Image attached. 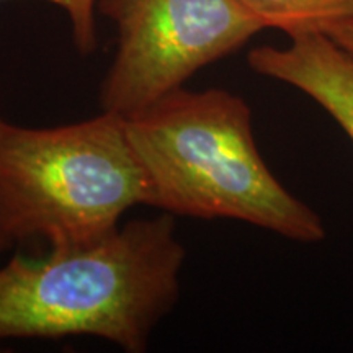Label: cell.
<instances>
[{"instance_id":"cell-9","label":"cell","mask_w":353,"mask_h":353,"mask_svg":"<svg viewBox=\"0 0 353 353\" xmlns=\"http://www.w3.org/2000/svg\"><path fill=\"white\" fill-rule=\"evenodd\" d=\"M3 123H6V120H3V118H2V114H0V128H2V125H3ZM6 247H3V244H2V241H0V254H2V252H6Z\"/></svg>"},{"instance_id":"cell-8","label":"cell","mask_w":353,"mask_h":353,"mask_svg":"<svg viewBox=\"0 0 353 353\" xmlns=\"http://www.w3.org/2000/svg\"><path fill=\"white\" fill-rule=\"evenodd\" d=\"M325 34L332 38L339 46H342L353 57V23L334 26Z\"/></svg>"},{"instance_id":"cell-2","label":"cell","mask_w":353,"mask_h":353,"mask_svg":"<svg viewBox=\"0 0 353 353\" xmlns=\"http://www.w3.org/2000/svg\"><path fill=\"white\" fill-rule=\"evenodd\" d=\"M128 139L151 190V206L172 216L236 219L296 242H319V214L265 164L252 112L223 88L182 87L125 118Z\"/></svg>"},{"instance_id":"cell-1","label":"cell","mask_w":353,"mask_h":353,"mask_svg":"<svg viewBox=\"0 0 353 353\" xmlns=\"http://www.w3.org/2000/svg\"><path fill=\"white\" fill-rule=\"evenodd\" d=\"M183 262L169 213L82 249L17 254L0 268V341L92 335L143 353L179 301Z\"/></svg>"},{"instance_id":"cell-5","label":"cell","mask_w":353,"mask_h":353,"mask_svg":"<svg viewBox=\"0 0 353 353\" xmlns=\"http://www.w3.org/2000/svg\"><path fill=\"white\" fill-rule=\"evenodd\" d=\"M247 63L260 76L306 94L353 141V57L332 38L324 33L294 34L286 48H255Z\"/></svg>"},{"instance_id":"cell-6","label":"cell","mask_w":353,"mask_h":353,"mask_svg":"<svg viewBox=\"0 0 353 353\" xmlns=\"http://www.w3.org/2000/svg\"><path fill=\"white\" fill-rule=\"evenodd\" d=\"M262 21L294 37L304 33H327L339 25L353 23V0H239Z\"/></svg>"},{"instance_id":"cell-7","label":"cell","mask_w":353,"mask_h":353,"mask_svg":"<svg viewBox=\"0 0 353 353\" xmlns=\"http://www.w3.org/2000/svg\"><path fill=\"white\" fill-rule=\"evenodd\" d=\"M3 2V0H0ZM54 6L64 8L72 25V38L76 48L82 54H88L95 50V19L97 0H46Z\"/></svg>"},{"instance_id":"cell-4","label":"cell","mask_w":353,"mask_h":353,"mask_svg":"<svg viewBox=\"0 0 353 353\" xmlns=\"http://www.w3.org/2000/svg\"><path fill=\"white\" fill-rule=\"evenodd\" d=\"M118 50L101 81V112L132 117L265 30L239 0H97Z\"/></svg>"},{"instance_id":"cell-3","label":"cell","mask_w":353,"mask_h":353,"mask_svg":"<svg viewBox=\"0 0 353 353\" xmlns=\"http://www.w3.org/2000/svg\"><path fill=\"white\" fill-rule=\"evenodd\" d=\"M151 190L125 117L101 112L52 128H0V241L44 239L50 250L100 242Z\"/></svg>"}]
</instances>
